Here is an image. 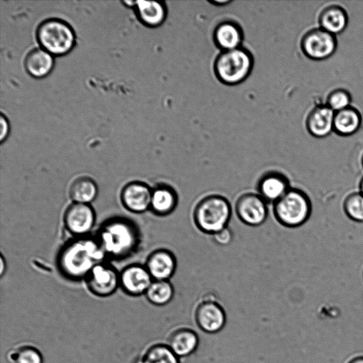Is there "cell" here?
Segmentation results:
<instances>
[{
	"label": "cell",
	"instance_id": "obj_31",
	"mask_svg": "<svg viewBox=\"0 0 363 363\" xmlns=\"http://www.w3.org/2000/svg\"><path fill=\"white\" fill-rule=\"evenodd\" d=\"M0 123H1V133H0V140L1 143H3L4 140L7 138L9 133V123L6 118V117L1 113L0 116Z\"/></svg>",
	"mask_w": 363,
	"mask_h": 363
},
{
	"label": "cell",
	"instance_id": "obj_29",
	"mask_svg": "<svg viewBox=\"0 0 363 363\" xmlns=\"http://www.w3.org/2000/svg\"><path fill=\"white\" fill-rule=\"evenodd\" d=\"M352 101L350 92L345 89H335L330 91L326 99V105L336 112L350 106Z\"/></svg>",
	"mask_w": 363,
	"mask_h": 363
},
{
	"label": "cell",
	"instance_id": "obj_18",
	"mask_svg": "<svg viewBox=\"0 0 363 363\" xmlns=\"http://www.w3.org/2000/svg\"><path fill=\"white\" fill-rule=\"evenodd\" d=\"M335 111L326 104L313 108L307 116L306 126L308 132L313 137L322 138L333 130Z\"/></svg>",
	"mask_w": 363,
	"mask_h": 363
},
{
	"label": "cell",
	"instance_id": "obj_26",
	"mask_svg": "<svg viewBox=\"0 0 363 363\" xmlns=\"http://www.w3.org/2000/svg\"><path fill=\"white\" fill-rule=\"evenodd\" d=\"M174 293V287L169 280H153L145 295L151 303L164 306L172 301Z\"/></svg>",
	"mask_w": 363,
	"mask_h": 363
},
{
	"label": "cell",
	"instance_id": "obj_30",
	"mask_svg": "<svg viewBox=\"0 0 363 363\" xmlns=\"http://www.w3.org/2000/svg\"><path fill=\"white\" fill-rule=\"evenodd\" d=\"M213 241L219 245H229L233 240V233L228 227H226L212 235Z\"/></svg>",
	"mask_w": 363,
	"mask_h": 363
},
{
	"label": "cell",
	"instance_id": "obj_10",
	"mask_svg": "<svg viewBox=\"0 0 363 363\" xmlns=\"http://www.w3.org/2000/svg\"><path fill=\"white\" fill-rule=\"evenodd\" d=\"M85 279L89 290L101 297L113 294L120 285V274L103 262L94 267Z\"/></svg>",
	"mask_w": 363,
	"mask_h": 363
},
{
	"label": "cell",
	"instance_id": "obj_8",
	"mask_svg": "<svg viewBox=\"0 0 363 363\" xmlns=\"http://www.w3.org/2000/svg\"><path fill=\"white\" fill-rule=\"evenodd\" d=\"M335 35L321 28L308 30L301 40L303 54L313 60H323L332 56L337 49Z\"/></svg>",
	"mask_w": 363,
	"mask_h": 363
},
{
	"label": "cell",
	"instance_id": "obj_14",
	"mask_svg": "<svg viewBox=\"0 0 363 363\" xmlns=\"http://www.w3.org/2000/svg\"><path fill=\"white\" fill-rule=\"evenodd\" d=\"M291 187L288 178L281 172L270 171L260 177L257 194L267 202L274 203Z\"/></svg>",
	"mask_w": 363,
	"mask_h": 363
},
{
	"label": "cell",
	"instance_id": "obj_16",
	"mask_svg": "<svg viewBox=\"0 0 363 363\" xmlns=\"http://www.w3.org/2000/svg\"><path fill=\"white\" fill-rule=\"evenodd\" d=\"M199 338L197 333L188 327L177 328L171 331L166 344L178 357H185L197 349Z\"/></svg>",
	"mask_w": 363,
	"mask_h": 363
},
{
	"label": "cell",
	"instance_id": "obj_9",
	"mask_svg": "<svg viewBox=\"0 0 363 363\" xmlns=\"http://www.w3.org/2000/svg\"><path fill=\"white\" fill-rule=\"evenodd\" d=\"M267 203L257 193H245L236 201L235 213L243 223L252 227L258 226L267 218Z\"/></svg>",
	"mask_w": 363,
	"mask_h": 363
},
{
	"label": "cell",
	"instance_id": "obj_23",
	"mask_svg": "<svg viewBox=\"0 0 363 363\" xmlns=\"http://www.w3.org/2000/svg\"><path fill=\"white\" fill-rule=\"evenodd\" d=\"M362 123L360 112L354 106L335 112L333 131L340 136H349L355 133Z\"/></svg>",
	"mask_w": 363,
	"mask_h": 363
},
{
	"label": "cell",
	"instance_id": "obj_22",
	"mask_svg": "<svg viewBox=\"0 0 363 363\" xmlns=\"http://www.w3.org/2000/svg\"><path fill=\"white\" fill-rule=\"evenodd\" d=\"M348 16L344 8L339 5L325 7L318 16L320 28L336 35L342 33L347 26Z\"/></svg>",
	"mask_w": 363,
	"mask_h": 363
},
{
	"label": "cell",
	"instance_id": "obj_21",
	"mask_svg": "<svg viewBox=\"0 0 363 363\" xmlns=\"http://www.w3.org/2000/svg\"><path fill=\"white\" fill-rule=\"evenodd\" d=\"M53 66V56L41 48L31 50L24 60L26 72L34 78L46 77L51 72Z\"/></svg>",
	"mask_w": 363,
	"mask_h": 363
},
{
	"label": "cell",
	"instance_id": "obj_33",
	"mask_svg": "<svg viewBox=\"0 0 363 363\" xmlns=\"http://www.w3.org/2000/svg\"><path fill=\"white\" fill-rule=\"evenodd\" d=\"M4 270H5V261L4 259L3 256L1 255V270H0L1 276H3V274L4 273Z\"/></svg>",
	"mask_w": 363,
	"mask_h": 363
},
{
	"label": "cell",
	"instance_id": "obj_20",
	"mask_svg": "<svg viewBox=\"0 0 363 363\" xmlns=\"http://www.w3.org/2000/svg\"><path fill=\"white\" fill-rule=\"evenodd\" d=\"M178 203L175 189L167 184H160L152 189L150 209L160 216L172 213Z\"/></svg>",
	"mask_w": 363,
	"mask_h": 363
},
{
	"label": "cell",
	"instance_id": "obj_35",
	"mask_svg": "<svg viewBox=\"0 0 363 363\" xmlns=\"http://www.w3.org/2000/svg\"><path fill=\"white\" fill-rule=\"evenodd\" d=\"M359 191L363 195V176L359 182Z\"/></svg>",
	"mask_w": 363,
	"mask_h": 363
},
{
	"label": "cell",
	"instance_id": "obj_3",
	"mask_svg": "<svg viewBox=\"0 0 363 363\" xmlns=\"http://www.w3.org/2000/svg\"><path fill=\"white\" fill-rule=\"evenodd\" d=\"M231 206L227 199L211 194L201 199L196 205L193 218L197 228L203 233L213 235L228 227Z\"/></svg>",
	"mask_w": 363,
	"mask_h": 363
},
{
	"label": "cell",
	"instance_id": "obj_7",
	"mask_svg": "<svg viewBox=\"0 0 363 363\" xmlns=\"http://www.w3.org/2000/svg\"><path fill=\"white\" fill-rule=\"evenodd\" d=\"M194 317L200 330L207 333L219 332L226 322L223 308L211 295H206L198 301L194 308Z\"/></svg>",
	"mask_w": 363,
	"mask_h": 363
},
{
	"label": "cell",
	"instance_id": "obj_2",
	"mask_svg": "<svg viewBox=\"0 0 363 363\" xmlns=\"http://www.w3.org/2000/svg\"><path fill=\"white\" fill-rule=\"evenodd\" d=\"M96 240L106 255L121 258L130 255L135 250L138 233L130 221L114 218L101 227Z\"/></svg>",
	"mask_w": 363,
	"mask_h": 363
},
{
	"label": "cell",
	"instance_id": "obj_12",
	"mask_svg": "<svg viewBox=\"0 0 363 363\" xmlns=\"http://www.w3.org/2000/svg\"><path fill=\"white\" fill-rule=\"evenodd\" d=\"M152 281L145 266L138 264L129 265L120 273V286L130 296L145 294Z\"/></svg>",
	"mask_w": 363,
	"mask_h": 363
},
{
	"label": "cell",
	"instance_id": "obj_1",
	"mask_svg": "<svg viewBox=\"0 0 363 363\" xmlns=\"http://www.w3.org/2000/svg\"><path fill=\"white\" fill-rule=\"evenodd\" d=\"M106 254L96 238L78 237L65 244L58 253L59 271L66 278L80 280L103 262Z\"/></svg>",
	"mask_w": 363,
	"mask_h": 363
},
{
	"label": "cell",
	"instance_id": "obj_37",
	"mask_svg": "<svg viewBox=\"0 0 363 363\" xmlns=\"http://www.w3.org/2000/svg\"><path fill=\"white\" fill-rule=\"evenodd\" d=\"M362 276H363V270H362Z\"/></svg>",
	"mask_w": 363,
	"mask_h": 363
},
{
	"label": "cell",
	"instance_id": "obj_32",
	"mask_svg": "<svg viewBox=\"0 0 363 363\" xmlns=\"http://www.w3.org/2000/svg\"><path fill=\"white\" fill-rule=\"evenodd\" d=\"M231 1H229V0H223V1H211V4H216L217 6H223L225 4H228L229 3H230Z\"/></svg>",
	"mask_w": 363,
	"mask_h": 363
},
{
	"label": "cell",
	"instance_id": "obj_27",
	"mask_svg": "<svg viewBox=\"0 0 363 363\" xmlns=\"http://www.w3.org/2000/svg\"><path fill=\"white\" fill-rule=\"evenodd\" d=\"M10 363H43V356L35 347L23 345L11 349L7 353Z\"/></svg>",
	"mask_w": 363,
	"mask_h": 363
},
{
	"label": "cell",
	"instance_id": "obj_19",
	"mask_svg": "<svg viewBox=\"0 0 363 363\" xmlns=\"http://www.w3.org/2000/svg\"><path fill=\"white\" fill-rule=\"evenodd\" d=\"M133 8L138 20L150 28L162 25L167 14V6L164 1H135Z\"/></svg>",
	"mask_w": 363,
	"mask_h": 363
},
{
	"label": "cell",
	"instance_id": "obj_36",
	"mask_svg": "<svg viewBox=\"0 0 363 363\" xmlns=\"http://www.w3.org/2000/svg\"><path fill=\"white\" fill-rule=\"evenodd\" d=\"M361 162H362V167H363V154L362 155Z\"/></svg>",
	"mask_w": 363,
	"mask_h": 363
},
{
	"label": "cell",
	"instance_id": "obj_4",
	"mask_svg": "<svg viewBox=\"0 0 363 363\" xmlns=\"http://www.w3.org/2000/svg\"><path fill=\"white\" fill-rule=\"evenodd\" d=\"M254 65L252 53L242 46L222 51L213 65L217 79L224 84L232 86L242 83L250 74Z\"/></svg>",
	"mask_w": 363,
	"mask_h": 363
},
{
	"label": "cell",
	"instance_id": "obj_25",
	"mask_svg": "<svg viewBox=\"0 0 363 363\" xmlns=\"http://www.w3.org/2000/svg\"><path fill=\"white\" fill-rule=\"evenodd\" d=\"M136 363H180L166 343H155L147 347Z\"/></svg>",
	"mask_w": 363,
	"mask_h": 363
},
{
	"label": "cell",
	"instance_id": "obj_6",
	"mask_svg": "<svg viewBox=\"0 0 363 363\" xmlns=\"http://www.w3.org/2000/svg\"><path fill=\"white\" fill-rule=\"evenodd\" d=\"M273 212L277 221L282 225L297 228L303 225L311 217V201L301 189L291 188L273 203Z\"/></svg>",
	"mask_w": 363,
	"mask_h": 363
},
{
	"label": "cell",
	"instance_id": "obj_17",
	"mask_svg": "<svg viewBox=\"0 0 363 363\" xmlns=\"http://www.w3.org/2000/svg\"><path fill=\"white\" fill-rule=\"evenodd\" d=\"M244 35L241 26L233 21H224L214 28L213 39L221 52L241 47Z\"/></svg>",
	"mask_w": 363,
	"mask_h": 363
},
{
	"label": "cell",
	"instance_id": "obj_34",
	"mask_svg": "<svg viewBox=\"0 0 363 363\" xmlns=\"http://www.w3.org/2000/svg\"><path fill=\"white\" fill-rule=\"evenodd\" d=\"M348 363H363V357H358L351 359Z\"/></svg>",
	"mask_w": 363,
	"mask_h": 363
},
{
	"label": "cell",
	"instance_id": "obj_28",
	"mask_svg": "<svg viewBox=\"0 0 363 363\" xmlns=\"http://www.w3.org/2000/svg\"><path fill=\"white\" fill-rule=\"evenodd\" d=\"M342 208L350 220L363 223V195L359 191L351 192L345 196Z\"/></svg>",
	"mask_w": 363,
	"mask_h": 363
},
{
	"label": "cell",
	"instance_id": "obj_24",
	"mask_svg": "<svg viewBox=\"0 0 363 363\" xmlns=\"http://www.w3.org/2000/svg\"><path fill=\"white\" fill-rule=\"evenodd\" d=\"M69 192L73 203L89 204L96 199L98 187L91 178L80 177L72 182Z\"/></svg>",
	"mask_w": 363,
	"mask_h": 363
},
{
	"label": "cell",
	"instance_id": "obj_13",
	"mask_svg": "<svg viewBox=\"0 0 363 363\" xmlns=\"http://www.w3.org/2000/svg\"><path fill=\"white\" fill-rule=\"evenodd\" d=\"M152 189L146 184L133 182L121 191V201L126 209L133 213H143L150 208Z\"/></svg>",
	"mask_w": 363,
	"mask_h": 363
},
{
	"label": "cell",
	"instance_id": "obj_11",
	"mask_svg": "<svg viewBox=\"0 0 363 363\" xmlns=\"http://www.w3.org/2000/svg\"><path fill=\"white\" fill-rule=\"evenodd\" d=\"M64 223L72 235L86 236L94 225V211L89 204L72 203L65 212Z\"/></svg>",
	"mask_w": 363,
	"mask_h": 363
},
{
	"label": "cell",
	"instance_id": "obj_15",
	"mask_svg": "<svg viewBox=\"0 0 363 363\" xmlns=\"http://www.w3.org/2000/svg\"><path fill=\"white\" fill-rule=\"evenodd\" d=\"M145 267L153 280H169L177 269L174 255L167 249H158L147 257Z\"/></svg>",
	"mask_w": 363,
	"mask_h": 363
},
{
	"label": "cell",
	"instance_id": "obj_5",
	"mask_svg": "<svg viewBox=\"0 0 363 363\" xmlns=\"http://www.w3.org/2000/svg\"><path fill=\"white\" fill-rule=\"evenodd\" d=\"M36 39L40 48L52 56L65 55L75 45L76 36L72 26L56 18L42 21L36 29Z\"/></svg>",
	"mask_w": 363,
	"mask_h": 363
}]
</instances>
